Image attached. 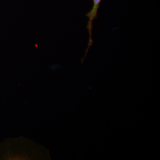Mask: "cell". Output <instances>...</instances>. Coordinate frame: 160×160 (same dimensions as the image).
Here are the masks:
<instances>
[{
  "instance_id": "1",
  "label": "cell",
  "mask_w": 160,
  "mask_h": 160,
  "mask_svg": "<svg viewBox=\"0 0 160 160\" xmlns=\"http://www.w3.org/2000/svg\"><path fill=\"white\" fill-rule=\"evenodd\" d=\"M102 1V0H92L93 6H92V8L91 10L86 15V16L89 18V21H88V24H87V29L89 31V38L88 47L86 49L85 56L82 60V62H83V60L86 57L89 48L93 44L92 34V27H93V20L97 18L98 10L99 8L100 3Z\"/></svg>"
}]
</instances>
